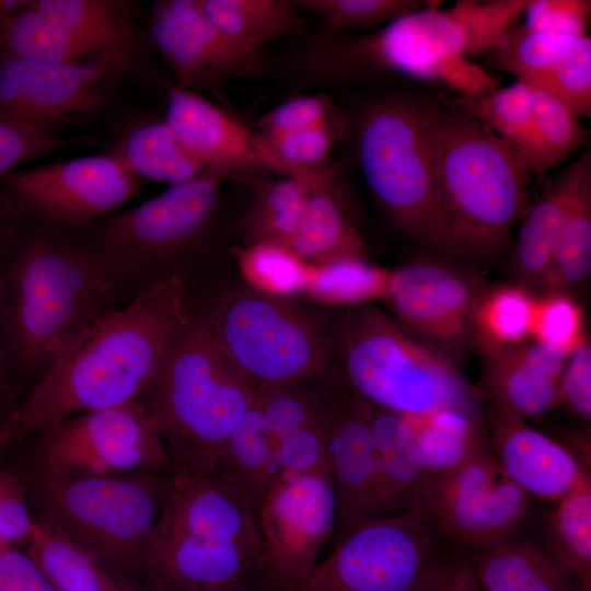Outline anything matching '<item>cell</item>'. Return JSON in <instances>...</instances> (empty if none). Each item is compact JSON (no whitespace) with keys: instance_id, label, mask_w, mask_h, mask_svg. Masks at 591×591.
I'll use <instances>...</instances> for the list:
<instances>
[{"instance_id":"cell-1","label":"cell","mask_w":591,"mask_h":591,"mask_svg":"<svg viewBox=\"0 0 591 591\" xmlns=\"http://www.w3.org/2000/svg\"><path fill=\"white\" fill-rule=\"evenodd\" d=\"M186 289L154 286L76 338L0 429V451L84 413L139 399L188 316Z\"/></svg>"},{"instance_id":"cell-2","label":"cell","mask_w":591,"mask_h":591,"mask_svg":"<svg viewBox=\"0 0 591 591\" xmlns=\"http://www.w3.org/2000/svg\"><path fill=\"white\" fill-rule=\"evenodd\" d=\"M13 212L0 339L27 393L76 338L125 304L72 228Z\"/></svg>"},{"instance_id":"cell-3","label":"cell","mask_w":591,"mask_h":591,"mask_svg":"<svg viewBox=\"0 0 591 591\" xmlns=\"http://www.w3.org/2000/svg\"><path fill=\"white\" fill-rule=\"evenodd\" d=\"M269 76L296 94L321 86L412 81L471 96L489 83L488 72L466 57L459 24L438 2L368 33L322 24L305 30L271 56Z\"/></svg>"},{"instance_id":"cell-4","label":"cell","mask_w":591,"mask_h":591,"mask_svg":"<svg viewBox=\"0 0 591 591\" xmlns=\"http://www.w3.org/2000/svg\"><path fill=\"white\" fill-rule=\"evenodd\" d=\"M213 171L127 210L72 228L126 305L154 286H190L218 269L221 183Z\"/></svg>"},{"instance_id":"cell-5","label":"cell","mask_w":591,"mask_h":591,"mask_svg":"<svg viewBox=\"0 0 591 591\" xmlns=\"http://www.w3.org/2000/svg\"><path fill=\"white\" fill-rule=\"evenodd\" d=\"M434 141L432 248L486 258L507 244L529 207V177L515 149L442 97Z\"/></svg>"},{"instance_id":"cell-6","label":"cell","mask_w":591,"mask_h":591,"mask_svg":"<svg viewBox=\"0 0 591 591\" xmlns=\"http://www.w3.org/2000/svg\"><path fill=\"white\" fill-rule=\"evenodd\" d=\"M139 399L164 441L172 474L184 480L213 472L231 432L254 404L255 393L189 313Z\"/></svg>"},{"instance_id":"cell-7","label":"cell","mask_w":591,"mask_h":591,"mask_svg":"<svg viewBox=\"0 0 591 591\" xmlns=\"http://www.w3.org/2000/svg\"><path fill=\"white\" fill-rule=\"evenodd\" d=\"M188 311L254 387L314 383L335 370L329 324L219 270L185 287Z\"/></svg>"},{"instance_id":"cell-8","label":"cell","mask_w":591,"mask_h":591,"mask_svg":"<svg viewBox=\"0 0 591 591\" xmlns=\"http://www.w3.org/2000/svg\"><path fill=\"white\" fill-rule=\"evenodd\" d=\"M176 480V479H175ZM263 553L255 508L215 474L176 480L139 591H207L245 579Z\"/></svg>"},{"instance_id":"cell-9","label":"cell","mask_w":591,"mask_h":591,"mask_svg":"<svg viewBox=\"0 0 591 591\" xmlns=\"http://www.w3.org/2000/svg\"><path fill=\"white\" fill-rule=\"evenodd\" d=\"M329 331L337 370L370 405L408 418L455 409L484 420L479 393L452 359L373 304L346 308Z\"/></svg>"},{"instance_id":"cell-10","label":"cell","mask_w":591,"mask_h":591,"mask_svg":"<svg viewBox=\"0 0 591 591\" xmlns=\"http://www.w3.org/2000/svg\"><path fill=\"white\" fill-rule=\"evenodd\" d=\"M20 478L34 519L58 528L120 583L141 586L153 530L176 484L171 472Z\"/></svg>"},{"instance_id":"cell-11","label":"cell","mask_w":591,"mask_h":591,"mask_svg":"<svg viewBox=\"0 0 591 591\" xmlns=\"http://www.w3.org/2000/svg\"><path fill=\"white\" fill-rule=\"evenodd\" d=\"M441 103L416 92L386 91L360 105L354 126L358 163L378 204L403 233L431 248Z\"/></svg>"},{"instance_id":"cell-12","label":"cell","mask_w":591,"mask_h":591,"mask_svg":"<svg viewBox=\"0 0 591 591\" xmlns=\"http://www.w3.org/2000/svg\"><path fill=\"white\" fill-rule=\"evenodd\" d=\"M422 511L368 520L317 564L304 591H433L460 559Z\"/></svg>"},{"instance_id":"cell-13","label":"cell","mask_w":591,"mask_h":591,"mask_svg":"<svg viewBox=\"0 0 591 591\" xmlns=\"http://www.w3.org/2000/svg\"><path fill=\"white\" fill-rule=\"evenodd\" d=\"M26 441L25 474L172 473L164 441L140 399L67 418Z\"/></svg>"},{"instance_id":"cell-14","label":"cell","mask_w":591,"mask_h":591,"mask_svg":"<svg viewBox=\"0 0 591 591\" xmlns=\"http://www.w3.org/2000/svg\"><path fill=\"white\" fill-rule=\"evenodd\" d=\"M1 178L0 198L9 208L69 228L117 212L142 185L115 151L12 171Z\"/></svg>"},{"instance_id":"cell-15","label":"cell","mask_w":591,"mask_h":591,"mask_svg":"<svg viewBox=\"0 0 591 591\" xmlns=\"http://www.w3.org/2000/svg\"><path fill=\"white\" fill-rule=\"evenodd\" d=\"M332 477H280L256 510L263 553L253 575L271 591H304L335 530Z\"/></svg>"},{"instance_id":"cell-16","label":"cell","mask_w":591,"mask_h":591,"mask_svg":"<svg viewBox=\"0 0 591 591\" xmlns=\"http://www.w3.org/2000/svg\"><path fill=\"white\" fill-rule=\"evenodd\" d=\"M126 54L82 62L34 61L0 51V116L43 134L86 118L107 103Z\"/></svg>"},{"instance_id":"cell-17","label":"cell","mask_w":591,"mask_h":591,"mask_svg":"<svg viewBox=\"0 0 591 591\" xmlns=\"http://www.w3.org/2000/svg\"><path fill=\"white\" fill-rule=\"evenodd\" d=\"M528 494L503 473L491 450L436 476L422 512L448 541L473 552L523 522Z\"/></svg>"},{"instance_id":"cell-18","label":"cell","mask_w":591,"mask_h":591,"mask_svg":"<svg viewBox=\"0 0 591 591\" xmlns=\"http://www.w3.org/2000/svg\"><path fill=\"white\" fill-rule=\"evenodd\" d=\"M486 289L467 270L420 258L390 270L383 300L404 329L448 356L473 344V315Z\"/></svg>"},{"instance_id":"cell-19","label":"cell","mask_w":591,"mask_h":591,"mask_svg":"<svg viewBox=\"0 0 591 591\" xmlns=\"http://www.w3.org/2000/svg\"><path fill=\"white\" fill-rule=\"evenodd\" d=\"M149 34L177 85L198 93L218 90L232 80L270 73L268 51L229 38L205 15L197 0L155 2Z\"/></svg>"},{"instance_id":"cell-20","label":"cell","mask_w":591,"mask_h":591,"mask_svg":"<svg viewBox=\"0 0 591 591\" xmlns=\"http://www.w3.org/2000/svg\"><path fill=\"white\" fill-rule=\"evenodd\" d=\"M372 412L373 406L355 394L338 373L333 386L327 439L336 542L361 523L379 517Z\"/></svg>"},{"instance_id":"cell-21","label":"cell","mask_w":591,"mask_h":591,"mask_svg":"<svg viewBox=\"0 0 591 591\" xmlns=\"http://www.w3.org/2000/svg\"><path fill=\"white\" fill-rule=\"evenodd\" d=\"M164 120L208 171L252 186L263 181L258 177L264 169L258 161L254 135L201 93L173 86Z\"/></svg>"},{"instance_id":"cell-22","label":"cell","mask_w":591,"mask_h":591,"mask_svg":"<svg viewBox=\"0 0 591 591\" xmlns=\"http://www.w3.org/2000/svg\"><path fill=\"white\" fill-rule=\"evenodd\" d=\"M484 425L503 473L526 494L560 500L588 474L570 450L524 419L489 406Z\"/></svg>"},{"instance_id":"cell-23","label":"cell","mask_w":591,"mask_h":591,"mask_svg":"<svg viewBox=\"0 0 591 591\" xmlns=\"http://www.w3.org/2000/svg\"><path fill=\"white\" fill-rule=\"evenodd\" d=\"M482 358L483 393L497 410L521 419L555 404L561 356L532 340L519 345H474Z\"/></svg>"},{"instance_id":"cell-24","label":"cell","mask_w":591,"mask_h":591,"mask_svg":"<svg viewBox=\"0 0 591 591\" xmlns=\"http://www.w3.org/2000/svg\"><path fill=\"white\" fill-rule=\"evenodd\" d=\"M379 517L422 511L434 478L425 467L407 417L373 406Z\"/></svg>"},{"instance_id":"cell-25","label":"cell","mask_w":591,"mask_h":591,"mask_svg":"<svg viewBox=\"0 0 591 591\" xmlns=\"http://www.w3.org/2000/svg\"><path fill=\"white\" fill-rule=\"evenodd\" d=\"M309 196L301 220L281 244L315 264L343 257H366V245L334 193L335 169L328 164L305 175Z\"/></svg>"},{"instance_id":"cell-26","label":"cell","mask_w":591,"mask_h":591,"mask_svg":"<svg viewBox=\"0 0 591 591\" xmlns=\"http://www.w3.org/2000/svg\"><path fill=\"white\" fill-rule=\"evenodd\" d=\"M484 591H575L577 579L549 552L509 537L464 557Z\"/></svg>"},{"instance_id":"cell-27","label":"cell","mask_w":591,"mask_h":591,"mask_svg":"<svg viewBox=\"0 0 591 591\" xmlns=\"http://www.w3.org/2000/svg\"><path fill=\"white\" fill-rule=\"evenodd\" d=\"M211 474L255 510L280 479L265 421L255 402L234 427Z\"/></svg>"},{"instance_id":"cell-28","label":"cell","mask_w":591,"mask_h":591,"mask_svg":"<svg viewBox=\"0 0 591 591\" xmlns=\"http://www.w3.org/2000/svg\"><path fill=\"white\" fill-rule=\"evenodd\" d=\"M569 192L546 290L567 291L591 271V151L566 167Z\"/></svg>"},{"instance_id":"cell-29","label":"cell","mask_w":591,"mask_h":591,"mask_svg":"<svg viewBox=\"0 0 591 591\" xmlns=\"http://www.w3.org/2000/svg\"><path fill=\"white\" fill-rule=\"evenodd\" d=\"M569 192L567 170L547 181L528 207L512 250V264L523 285L544 289L549 277Z\"/></svg>"},{"instance_id":"cell-30","label":"cell","mask_w":591,"mask_h":591,"mask_svg":"<svg viewBox=\"0 0 591 591\" xmlns=\"http://www.w3.org/2000/svg\"><path fill=\"white\" fill-rule=\"evenodd\" d=\"M205 15L229 38L250 48L281 36H298L305 20L293 0H197Z\"/></svg>"},{"instance_id":"cell-31","label":"cell","mask_w":591,"mask_h":591,"mask_svg":"<svg viewBox=\"0 0 591 591\" xmlns=\"http://www.w3.org/2000/svg\"><path fill=\"white\" fill-rule=\"evenodd\" d=\"M114 151L140 179L164 182L170 186L193 181L208 171L164 119L139 124Z\"/></svg>"},{"instance_id":"cell-32","label":"cell","mask_w":591,"mask_h":591,"mask_svg":"<svg viewBox=\"0 0 591 591\" xmlns=\"http://www.w3.org/2000/svg\"><path fill=\"white\" fill-rule=\"evenodd\" d=\"M26 544V554L56 591H117L127 587L49 522L34 519Z\"/></svg>"},{"instance_id":"cell-33","label":"cell","mask_w":591,"mask_h":591,"mask_svg":"<svg viewBox=\"0 0 591 591\" xmlns=\"http://www.w3.org/2000/svg\"><path fill=\"white\" fill-rule=\"evenodd\" d=\"M408 419L421 461L434 477L490 451L484 420L463 412L439 409Z\"/></svg>"},{"instance_id":"cell-34","label":"cell","mask_w":591,"mask_h":591,"mask_svg":"<svg viewBox=\"0 0 591 591\" xmlns=\"http://www.w3.org/2000/svg\"><path fill=\"white\" fill-rule=\"evenodd\" d=\"M254 198L240 223L245 245L283 242L298 227L309 196V185L300 175L260 181L253 186Z\"/></svg>"},{"instance_id":"cell-35","label":"cell","mask_w":591,"mask_h":591,"mask_svg":"<svg viewBox=\"0 0 591 591\" xmlns=\"http://www.w3.org/2000/svg\"><path fill=\"white\" fill-rule=\"evenodd\" d=\"M531 90L533 135L523 166L528 176H542L582 146L590 130L557 99L534 86Z\"/></svg>"},{"instance_id":"cell-36","label":"cell","mask_w":591,"mask_h":591,"mask_svg":"<svg viewBox=\"0 0 591 591\" xmlns=\"http://www.w3.org/2000/svg\"><path fill=\"white\" fill-rule=\"evenodd\" d=\"M536 297L528 286L487 288L473 315V345H519L532 339Z\"/></svg>"},{"instance_id":"cell-37","label":"cell","mask_w":591,"mask_h":591,"mask_svg":"<svg viewBox=\"0 0 591 591\" xmlns=\"http://www.w3.org/2000/svg\"><path fill=\"white\" fill-rule=\"evenodd\" d=\"M450 102L511 144L523 164L533 135L532 90L528 83L517 80L480 95H455Z\"/></svg>"},{"instance_id":"cell-38","label":"cell","mask_w":591,"mask_h":591,"mask_svg":"<svg viewBox=\"0 0 591 591\" xmlns=\"http://www.w3.org/2000/svg\"><path fill=\"white\" fill-rule=\"evenodd\" d=\"M390 270L366 257H343L309 268L304 291L314 299L345 308L384 299Z\"/></svg>"},{"instance_id":"cell-39","label":"cell","mask_w":591,"mask_h":591,"mask_svg":"<svg viewBox=\"0 0 591 591\" xmlns=\"http://www.w3.org/2000/svg\"><path fill=\"white\" fill-rule=\"evenodd\" d=\"M579 38L534 31L518 21L485 55L493 67L531 84L560 61Z\"/></svg>"},{"instance_id":"cell-40","label":"cell","mask_w":591,"mask_h":591,"mask_svg":"<svg viewBox=\"0 0 591 591\" xmlns=\"http://www.w3.org/2000/svg\"><path fill=\"white\" fill-rule=\"evenodd\" d=\"M549 551L577 579L591 578V477L565 495L552 517Z\"/></svg>"},{"instance_id":"cell-41","label":"cell","mask_w":591,"mask_h":591,"mask_svg":"<svg viewBox=\"0 0 591 591\" xmlns=\"http://www.w3.org/2000/svg\"><path fill=\"white\" fill-rule=\"evenodd\" d=\"M32 7L74 36L103 50L126 51L128 36L118 11L100 0H36Z\"/></svg>"},{"instance_id":"cell-42","label":"cell","mask_w":591,"mask_h":591,"mask_svg":"<svg viewBox=\"0 0 591 591\" xmlns=\"http://www.w3.org/2000/svg\"><path fill=\"white\" fill-rule=\"evenodd\" d=\"M253 135L262 167L285 176L328 164L335 144L348 136L332 128H312L276 136Z\"/></svg>"},{"instance_id":"cell-43","label":"cell","mask_w":591,"mask_h":591,"mask_svg":"<svg viewBox=\"0 0 591 591\" xmlns=\"http://www.w3.org/2000/svg\"><path fill=\"white\" fill-rule=\"evenodd\" d=\"M243 280L256 290L289 298L304 291L305 262L279 242H258L239 251Z\"/></svg>"},{"instance_id":"cell-44","label":"cell","mask_w":591,"mask_h":591,"mask_svg":"<svg viewBox=\"0 0 591 591\" xmlns=\"http://www.w3.org/2000/svg\"><path fill=\"white\" fill-rule=\"evenodd\" d=\"M301 11L316 14L321 24L341 32L368 33L402 16L425 10V0H293Z\"/></svg>"},{"instance_id":"cell-45","label":"cell","mask_w":591,"mask_h":591,"mask_svg":"<svg viewBox=\"0 0 591 591\" xmlns=\"http://www.w3.org/2000/svg\"><path fill=\"white\" fill-rule=\"evenodd\" d=\"M525 0H461L449 11L459 24L465 55L487 54L519 21Z\"/></svg>"},{"instance_id":"cell-46","label":"cell","mask_w":591,"mask_h":591,"mask_svg":"<svg viewBox=\"0 0 591 591\" xmlns=\"http://www.w3.org/2000/svg\"><path fill=\"white\" fill-rule=\"evenodd\" d=\"M258 135L276 136L312 128L349 132V123L326 93H297L256 120Z\"/></svg>"},{"instance_id":"cell-47","label":"cell","mask_w":591,"mask_h":591,"mask_svg":"<svg viewBox=\"0 0 591 591\" xmlns=\"http://www.w3.org/2000/svg\"><path fill=\"white\" fill-rule=\"evenodd\" d=\"M551 94L577 117H591V38L573 48L545 74L529 84Z\"/></svg>"},{"instance_id":"cell-48","label":"cell","mask_w":591,"mask_h":591,"mask_svg":"<svg viewBox=\"0 0 591 591\" xmlns=\"http://www.w3.org/2000/svg\"><path fill=\"white\" fill-rule=\"evenodd\" d=\"M583 331V313L567 291L546 290L536 297L532 339L568 356Z\"/></svg>"},{"instance_id":"cell-49","label":"cell","mask_w":591,"mask_h":591,"mask_svg":"<svg viewBox=\"0 0 591 591\" xmlns=\"http://www.w3.org/2000/svg\"><path fill=\"white\" fill-rule=\"evenodd\" d=\"M70 146H102L89 137L47 135L0 116V177L27 161Z\"/></svg>"},{"instance_id":"cell-50","label":"cell","mask_w":591,"mask_h":591,"mask_svg":"<svg viewBox=\"0 0 591 591\" xmlns=\"http://www.w3.org/2000/svg\"><path fill=\"white\" fill-rule=\"evenodd\" d=\"M524 25L531 30L566 35L586 36L590 16V0H525Z\"/></svg>"},{"instance_id":"cell-51","label":"cell","mask_w":591,"mask_h":591,"mask_svg":"<svg viewBox=\"0 0 591 591\" xmlns=\"http://www.w3.org/2000/svg\"><path fill=\"white\" fill-rule=\"evenodd\" d=\"M554 405L564 406L584 422L591 420V344L587 333L566 359Z\"/></svg>"},{"instance_id":"cell-52","label":"cell","mask_w":591,"mask_h":591,"mask_svg":"<svg viewBox=\"0 0 591 591\" xmlns=\"http://www.w3.org/2000/svg\"><path fill=\"white\" fill-rule=\"evenodd\" d=\"M34 525L20 476L0 468V543H27Z\"/></svg>"},{"instance_id":"cell-53","label":"cell","mask_w":591,"mask_h":591,"mask_svg":"<svg viewBox=\"0 0 591 591\" xmlns=\"http://www.w3.org/2000/svg\"><path fill=\"white\" fill-rule=\"evenodd\" d=\"M0 591H56L26 554L0 543Z\"/></svg>"},{"instance_id":"cell-54","label":"cell","mask_w":591,"mask_h":591,"mask_svg":"<svg viewBox=\"0 0 591 591\" xmlns=\"http://www.w3.org/2000/svg\"><path fill=\"white\" fill-rule=\"evenodd\" d=\"M26 394L0 339V429L16 410Z\"/></svg>"},{"instance_id":"cell-55","label":"cell","mask_w":591,"mask_h":591,"mask_svg":"<svg viewBox=\"0 0 591 591\" xmlns=\"http://www.w3.org/2000/svg\"><path fill=\"white\" fill-rule=\"evenodd\" d=\"M15 224V213L0 199V285L3 278Z\"/></svg>"},{"instance_id":"cell-56","label":"cell","mask_w":591,"mask_h":591,"mask_svg":"<svg viewBox=\"0 0 591 591\" xmlns=\"http://www.w3.org/2000/svg\"><path fill=\"white\" fill-rule=\"evenodd\" d=\"M473 570L463 557L457 560L447 578L433 591H468Z\"/></svg>"},{"instance_id":"cell-57","label":"cell","mask_w":591,"mask_h":591,"mask_svg":"<svg viewBox=\"0 0 591 591\" xmlns=\"http://www.w3.org/2000/svg\"><path fill=\"white\" fill-rule=\"evenodd\" d=\"M207 591H271L259 582L253 575L237 582Z\"/></svg>"},{"instance_id":"cell-58","label":"cell","mask_w":591,"mask_h":591,"mask_svg":"<svg viewBox=\"0 0 591 591\" xmlns=\"http://www.w3.org/2000/svg\"><path fill=\"white\" fill-rule=\"evenodd\" d=\"M28 3L26 0H0V26L24 10Z\"/></svg>"},{"instance_id":"cell-59","label":"cell","mask_w":591,"mask_h":591,"mask_svg":"<svg viewBox=\"0 0 591 591\" xmlns=\"http://www.w3.org/2000/svg\"><path fill=\"white\" fill-rule=\"evenodd\" d=\"M575 591H591V578L579 579Z\"/></svg>"},{"instance_id":"cell-60","label":"cell","mask_w":591,"mask_h":591,"mask_svg":"<svg viewBox=\"0 0 591 591\" xmlns=\"http://www.w3.org/2000/svg\"><path fill=\"white\" fill-rule=\"evenodd\" d=\"M472 568V567H471ZM468 591H484L480 586L478 584V582L476 581L475 579V576H474V572H473V578L471 580V583H470V587H468Z\"/></svg>"},{"instance_id":"cell-61","label":"cell","mask_w":591,"mask_h":591,"mask_svg":"<svg viewBox=\"0 0 591 591\" xmlns=\"http://www.w3.org/2000/svg\"><path fill=\"white\" fill-rule=\"evenodd\" d=\"M117 591H136V590L132 589V588H129V587H121V588L118 589Z\"/></svg>"}]
</instances>
